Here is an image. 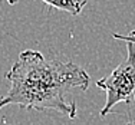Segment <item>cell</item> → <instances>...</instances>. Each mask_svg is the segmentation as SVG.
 I'll list each match as a JSON object with an SVG mask.
<instances>
[{
    "mask_svg": "<svg viewBox=\"0 0 135 125\" xmlns=\"http://www.w3.org/2000/svg\"><path fill=\"white\" fill-rule=\"evenodd\" d=\"M125 125H135V122H134V121H128V122L125 124Z\"/></svg>",
    "mask_w": 135,
    "mask_h": 125,
    "instance_id": "cell-5",
    "label": "cell"
},
{
    "mask_svg": "<svg viewBox=\"0 0 135 125\" xmlns=\"http://www.w3.org/2000/svg\"><path fill=\"white\" fill-rule=\"evenodd\" d=\"M112 36L118 40H125V42H129V43H135V30H131L129 35L124 36V35H118V33H114Z\"/></svg>",
    "mask_w": 135,
    "mask_h": 125,
    "instance_id": "cell-4",
    "label": "cell"
},
{
    "mask_svg": "<svg viewBox=\"0 0 135 125\" xmlns=\"http://www.w3.org/2000/svg\"><path fill=\"white\" fill-rule=\"evenodd\" d=\"M4 78L10 83L7 94L0 97V109L19 105L26 109H53L76 118V104L68 101L70 89L86 91L89 75L73 62L47 59L39 50H23Z\"/></svg>",
    "mask_w": 135,
    "mask_h": 125,
    "instance_id": "cell-1",
    "label": "cell"
},
{
    "mask_svg": "<svg viewBox=\"0 0 135 125\" xmlns=\"http://www.w3.org/2000/svg\"><path fill=\"white\" fill-rule=\"evenodd\" d=\"M3 2H7V4L13 6L19 0H3ZM42 2L46 3L49 7L59 9V10L66 12V13H69L72 16H78V15H81L83 7L86 6L88 0H42Z\"/></svg>",
    "mask_w": 135,
    "mask_h": 125,
    "instance_id": "cell-3",
    "label": "cell"
},
{
    "mask_svg": "<svg viewBox=\"0 0 135 125\" xmlns=\"http://www.w3.org/2000/svg\"><path fill=\"white\" fill-rule=\"evenodd\" d=\"M128 56L108 76L96 81V86L107 92V102L101 109V117L108 115L119 102L135 101V43L127 42Z\"/></svg>",
    "mask_w": 135,
    "mask_h": 125,
    "instance_id": "cell-2",
    "label": "cell"
}]
</instances>
